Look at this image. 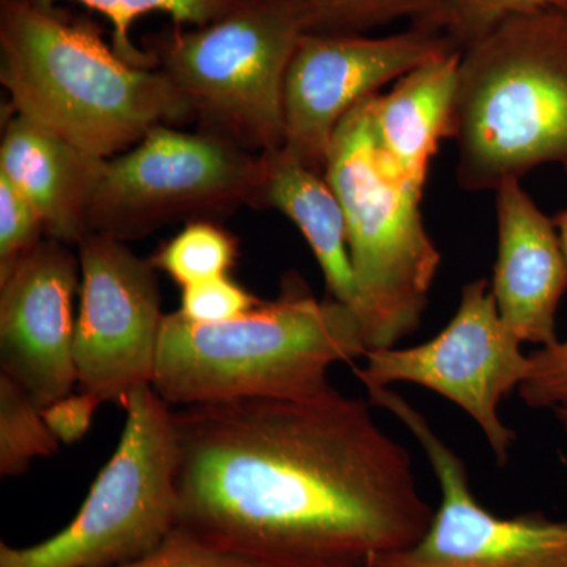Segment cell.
<instances>
[{
	"instance_id": "obj_1",
	"label": "cell",
	"mask_w": 567,
	"mask_h": 567,
	"mask_svg": "<svg viewBox=\"0 0 567 567\" xmlns=\"http://www.w3.org/2000/svg\"><path fill=\"white\" fill-rule=\"evenodd\" d=\"M371 406L330 385L174 410L178 527L264 567H372L415 546L434 507Z\"/></svg>"
},
{
	"instance_id": "obj_2",
	"label": "cell",
	"mask_w": 567,
	"mask_h": 567,
	"mask_svg": "<svg viewBox=\"0 0 567 567\" xmlns=\"http://www.w3.org/2000/svg\"><path fill=\"white\" fill-rule=\"evenodd\" d=\"M0 81L14 114L99 159L193 114L164 71L123 61L92 21L31 0H0Z\"/></svg>"
},
{
	"instance_id": "obj_3",
	"label": "cell",
	"mask_w": 567,
	"mask_h": 567,
	"mask_svg": "<svg viewBox=\"0 0 567 567\" xmlns=\"http://www.w3.org/2000/svg\"><path fill=\"white\" fill-rule=\"evenodd\" d=\"M349 306L319 301L298 276L282 292L230 322L164 316L152 386L169 405L238 399H305L330 386L328 369L365 357Z\"/></svg>"
},
{
	"instance_id": "obj_4",
	"label": "cell",
	"mask_w": 567,
	"mask_h": 567,
	"mask_svg": "<svg viewBox=\"0 0 567 567\" xmlns=\"http://www.w3.org/2000/svg\"><path fill=\"white\" fill-rule=\"evenodd\" d=\"M454 141L457 182L496 189L543 164L567 173V17L511 18L462 51Z\"/></svg>"
},
{
	"instance_id": "obj_5",
	"label": "cell",
	"mask_w": 567,
	"mask_h": 567,
	"mask_svg": "<svg viewBox=\"0 0 567 567\" xmlns=\"http://www.w3.org/2000/svg\"><path fill=\"white\" fill-rule=\"evenodd\" d=\"M375 95L339 123L323 171L344 213L368 352L415 333L442 262L421 213L424 188L395 173L377 144Z\"/></svg>"
},
{
	"instance_id": "obj_6",
	"label": "cell",
	"mask_w": 567,
	"mask_h": 567,
	"mask_svg": "<svg viewBox=\"0 0 567 567\" xmlns=\"http://www.w3.org/2000/svg\"><path fill=\"white\" fill-rule=\"evenodd\" d=\"M311 29L306 0H248L221 20L159 37L152 54L205 132L267 155L282 148L284 81Z\"/></svg>"
},
{
	"instance_id": "obj_7",
	"label": "cell",
	"mask_w": 567,
	"mask_h": 567,
	"mask_svg": "<svg viewBox=\"0 0 567 567\" xmlns=\"http://www.w3.org/2000/svg\"><path fill=\"white\" fill-rule=\"evenodd\" d=\"M122 405L121 442L80 513L43 543H0V567H117L158 550L178 528L174 410L152 385Z\"/></svg>"
},
{
	"instance_id": "obj_8",
	"label": "cell",
	"mask_w": 567,
	"mask_h": 567,
	"mask_svg": "<svg viewBox=\"0 0 567 567\" xmlns=\"http://www.w3.org/2000/svg\"><path fill=\"white\" fill-rule=\"evenodd\" d=\"M264 174V155L234 142L155 126L132 151L103 159L87 234L137 240L177 219H210L257 205Z\"/></svg>"
},
{
	"instance_id": "obj_9",
	"label": "cell",
	"mask_w": 567,
	"mask_h": 567,
	"mask_svg": "<svg viewBox=\"0 0 567 567\" xmlns=\"http://www.w3.org/2000/svg\"><path fill=\"white\" fill-rule=\"evenodd\" d=\"M520 347L498 315L491 284L477 279L464 286L456 315L435 338L371 350L364 368L353 372L365 390L413 383L443 395L475 421L498 465H505L517 436L503 423L499 405L527 379L529 354Z\"/></svg>"
},
{
	"instance_id": "obj_10",
	"label": "cell",
	"mask_w": 567,
	"mask_h": 567,
	"mask_svg": "<svg viewBox=\"0 0 567 567\" xmlns=\"http://www.w3.org/2000/svg\"><path fill=\"white\" fill-rule=\"evenodd\" d=\"M372 406L386 410L415 436L442 491L431 525L415 546L372 567H567V520L544 514L499 517L470 488L468 470L427 417L390 388H369Z\"/></svg>"
},
{
	"instance_id": "obj_11",
	"label": "cell",
	"mask_w": 567,
	"mask_h": 567,
	"mask_svg": "<svg viewBox=\"0 0 567 567\" xmlns=\"http://www.w3.org/2000/svg\"><path fill=\"white\" fill-rule=\"evenodd\" d=\"M443 32L413 25L395 35L305 33L284 81V145L295 162L323 174L336 128L380 87L451 52Z\"/></svg>"
},
{
	"instance_id": "obj_12",
	"label": "cell",
	"mask_w": 567,
	"mask_h": 567,
	"mask_svg": "<svg viewBox=\"0 0 567 567\" xmlns=\"http://www.w3.org/2000/svg\"><path fill=\"white\" fill-rule=\"evenodd\" d=\"M81 305L74 363L82 391L123 402L152 385L164 316L156 268L125 241L87 234L78 244Z\"/></svg>"
},
{
	"instance_id": "obj_13",
	"label": "cell",
	"mask_w": 567,
	"mask_h": 567,
	"mask_svg": "<svg viewBox=\"0 0 567 567\" xmlns=\"http://www.w3.org/2000/svg\"><path fill=\"white\" fill-rule=\"evenodd\" d=\"M80 257L47 238L0 270V372L44 409L73 393Z\"/></svg>"
},
{
	"instance_id": "obj_14",
	"label": "cell",
	"mask_w": 567,
	"mask_h": 567,
	"mask_svg": "<svg viewBox=\"0 0 567 567\" xmlns=\"http://www.w3.org/2000/svg\"><path fill=\"white\" fill-rule=\"evenodd\" d=\"M496 192V309L522 344H557V311L567 289V256L555 219L509 178Z\"/></svg>"
},
{
	"instance_id": "obj_15",
	"label": "cell",
	"mask_w": 567,
	"mask_h": 567,
	"mask_svg": "<svg viewBox=\"0 0 567 567\" xmlns=\"http://www.w3.org/2000/svg\"><path fill=\"white\" fill-rule=\"evenodd\" d=\"M102 163L20 114L7 122L0 174L28 197L54 240L78 245L87 235L85 219Z\"/></svg>"
},
{
	"instance_id": "obj_16",
	"label": "cell",
	"mask_w": 567,
	"mask_h": 567,
	"mask_svg": "<svg viewBox=\"0 0 567 567\" xmlns=\"http://www.w3.org/2000/svg\"><path fill=\"white\" fill-rule=\"evenodd\" d=\"M461 59L454 51L424 63L374 99L372 125L383 158L421 188L440 144L454 137Z\"/></svg>"
},
{
	"instance_id": "obj_17",
	"label": "cell",
	"mask_w": 567,
	"mask_h": 567,
	"mask_svg": "<svg viewBox=\"0 0 567 567\" xmlns=\"http://www.w3.org/2000/svg\"><path fill=\"white\" fill-rule=\"evenodd\" d=\"M264 159L257 205L281 212L300 229L319 262L330 297L357 315L358 290L347 246L344 213L333 189L323 174L281 151L267 153Z\"/></svg>"
},
{
	"instance_id": "obj_18",
	"label": "cell",
	"mask_w": 567,
	"mask_h": 567,
	"mask_svg": "<svg viewBox=\"0 0 567 567\" xmlns=\"http://www.w3.org/2000/svg\"><path fill=\"white\" fill-rule=\"evenodd\" d=\"M37 6L52 9L58 0H31ZM102 14L112 25V48L123 61L142 69H155L152 52L142 51L132 40L134 22L145 14H167L177 28H203L221 20L248 0H74Z\"/></svg>"
},
{
	"instance_id": "obj_19",
	"label": "cell",
	"mask_w": 567,
	"mask_h": 567,
	"mask_svg": "<svg viewBox=\"0 0 567 567\" xmlns=\"http://www.w3.org/2000/svg\"><path fill=\"white\" fill-rule=\"evenodd\" d=\"M41 409L9 375L0 372V475L13 477L31 468L37 458L59 453Z\"/></svg>"
},
{
	"instance_id": "obj_20",
	"label": "cell",
	"mask_w": 567,
	"mask_h": 567,
	"mask_svg": "<svg viewBox=\"0 0 567 567\" xmlns=\"http://www.w3.org/2000/svg\"><path fill=\"white\" fill-rule=\"evenodd\" d=\"M237 256L238 241L233 234L210 219H194L162 246L151 262L178 286L188 287L229 275Z\"/></svg>"
},
{
	"instance_id": "obj_21",
	"label": "cell",
	"mask_w": 567,
	"mask_h": 567,
	"mask_svg": "<svg viewBox=\"0 0 567 567\" xmlns=\"http://www.w3.org/2000/svg\"><path fill=\"white\" fill-rule=\"evenodd\" d=\"M311 32L360 33L395 20L445 33V0H306Z\"/></svg>"
},
{
	"instance_id": "obj_22",
	"label": "cell",
	"mask_w": 567,
	"mask_h": 567,
	"mask_svg": "<svg viewBox=\"0 0 567 567\" xmlns=\"http://www.w3.org/2000/svg\"><path fill=\"white\" fill-rule=\"evenodd\" d=\"M546 10L565 11V0H445V33L465 51L511 18Z\"/></svg>"
},
{
	"instance_id": "obj_23",
	"label": "cell",
	"mask_w": 567,
	"mask_h": 567,
	"mask_svg": "<svg viewBox=\"0 0 567 567\" xmlns=\"http://www.w3.org/2000/svg\"><path fill=\"white\" fill-rule=\"evenodd\" d=\"M555 224L567 256V208ZM517 391L529 409H567V339L529 354L528 375Z\"/></svg>"
},
{
	"instance_id": "obj_24",
	"label": "cell",
	"mask_w": 567,
	"mask_h": 567,
	"mask_svg": "<svg viewBox=\"0 0 567 567\" xmlns=\"http://www.w3.org/2000/svg\"><path fill=\"white\" fill-rule=\"evenodd\" d=\"M262 300L227 276L183 287L181 315L196 323L230 322L248 315Z\"/></svg>"
},
{
	"instance_id": "obj_25",
	"label": "cell",
	"mask_w": 567,
	"mask_h": 567,
	"mask_svg": "<svg viewBox=\"0 0 567 567\" xmlns=\"http://www.w3.org/2000/svg\"><path fill=\"white\" fill-rule=\"evenodd\" d=\"M43 230L39 213L28 197L0 174V270L39 244Z\"/></svg>"
},
{
	"instance_id": "obj_26",
	"label": "cell",
	"mask_w": 567,
	"mask_h": 567,
	"mask_svg": "<svg viewBox=\"0 0 567 567\" xmlns=\"http://www.w3.org/2000/svg\"><path fill=\"white\" fill-rule=\"evenodd\" d=\"M117 567H264L207 546L192 533L178 527L158 550L147 557Z\"/></svg>"
},
{
	"instance_id": "obj_27",
	"label": "cell",
	"mask_w": 567,
	"mask_h": 567,
	"mask_svg": "<svg viewBox=\"0 0 567 567\" xmlns=\"http://www.w3.org/2000/svg\"><path fill=\"white\" fill-rule=\"evenodd\" d=\"M103 402L89 391L70 393L41 409V415L47 421L52 434L58 436L63 445L80 442L91 429L93 415Z\"/></svg>"
},
{
	"instance_id": "obj_28",
	"label": "cell",
	"mask_w": 567,
	"mask_h": 567,
	"mask_svg": "<svg viewBox=\"0 0 567 567\" xmlns=\"http://www.w3.org/2000/svg\"><path fill=\"white\" fill-rule=\"evenodd\" d=\"M555 416L559 421V424L563 425V429L567 432V409H557L554 410Z\"/></svg>"
},
{
	"instance_id": "obj_29",
	"label": "cell",
	"mask_w": 567,
	"mask_h": 567,
	"mask_svg": "<svg viewBox=\"0 0 567 567\" xmlns=\"http://www.w3.org/2000/svg\"><path fill=\"white\" fill-rule=\"evenodd\" d=\"M565 13H566V17H567V0H565Z\"/></svg>"
}]
</instances>
